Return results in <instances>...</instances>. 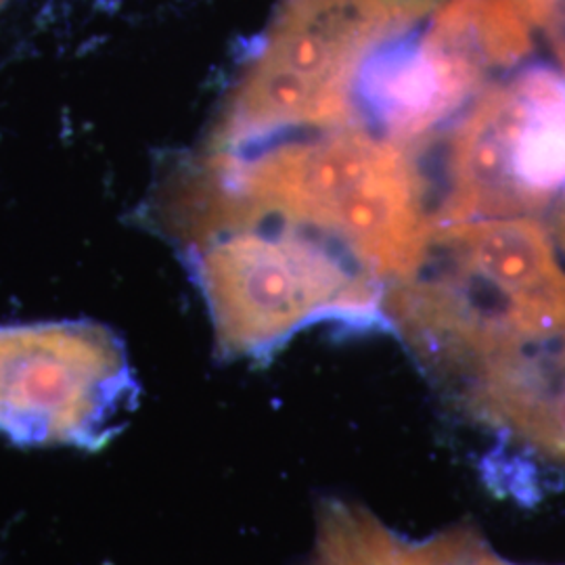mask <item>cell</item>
I'll return each instance as SVG.
<instances>
[{
	"instance_id": "1",
	"label": "cell",
	"mask_w": 565,
	"mask_h": 565,
	"mask_svg": "<svg viewBox=\"0 0 565 565\" xmlns=\"http://www.w3.org/2000/svg\"><path fill=\"white\" fill-rule=\"evenodd\" d=\"M198 163L210 237L252 224L298 226L342 247L385 287L424 266L434 216L413 147L363 124L207 149Z\"/></svg>"
},
{
	"instance_id": "2",
	"label": "cell",
	"mask_w": 565,
	"mask_h": 565,
	"mask_svg": "<svg viewBox=\"0 0 565 565\" xmlns=\"http://www.w3.org/2000/svg\"><path fill=\"white\" fill-rule=\"evenodd\" d=\"M443 0H281L224 102L207 149L242 151L356 118V82Z\"/></svg>"
},
{
	"instance_id": "3",
	"label": "cell",
	"mask_w": 565,
	"mask_h": 565,
	"mask_svg": "<svg viewBox=\"0 0 565 565\" xmlns=\"http://www.w3.org/2000/svg\"><path fill=\"white\" fill-rule=\"evenodd\" d=\"M224 359H268L303 327L390 329L385 285L342 247L281 223L224 231L189 249Z\"/></svg>"
},
{
	"instance_id": "4",
	"label": "cell",
	"mask_w": 565,
	"mask_h": 565,
	"mask_svg": "<svg viewBox=\"0 0 565 565\" xmlns=\"http://www.w3.org/2000/svg\"><path fill=\"white\" fill-rule=\"evenodd\" d=\"M565 195V74L530 65L494 82L452 132L434 228L522 218Z\"/></svg>"
},
{
	"instance_id": "5",
	"label": "cell",
	"mask_w": 565,
	"mask_h": 565,
	"mask_svg": "<svg viewBox=\"0 0 565 565\" xmlns=\"http://www.w3.org/2000/svg\"><path fill=\"white\" fill-rule=\"evenodd\" d=\"M135 398L126 348L109 327H0V434L13 443L99 448Z\"/></svg>"
},
{
	"instance_id": "6",
	"label": "cell",
	"mask_w": 565,
	"mask_h": 565,
	"mask_svg": "<svg viewBox=\"0 0 565 565\" xmlns=\"http://www.w3.org/2000/svg\"><path fill=\"white\" fill-rule=\"evenodd\" d=\"M452 392L478 424L565 465V333L492 352Z\"/></svg>"
},
{
	"instance_id": "7",
	"label": "cell",
	"mask_w": 565,
	"mask_h": 565,
	"mask_svg": "<svg viewBox=\"0 0 565 565\" xmlns=\"http://www.w3.org/2000/svg\"><path fill=\"white\" fill-rule=\"evenodd\" d=\"M486 88L411 32L366 61L356 82V118L385 139L415 147Z\"/></svg>"
},
{
	"instance_id": "8",
	"label": "cell",
	"mask_w": 565,
	"mask_h": 565,
	"mask_svg": "<svg viewBox=\"0 0 565 565\" xmlns=\"http://www.w3.org/2000/svg\"><path fill=\"white\" fill-rule=\"evenodd\" d=\"M471 525H455L424 541H411L343 499H324L317 539L303 565H463Z\"/></svg>"
},
{
	"instance_id": "9",
	"label": "cell",
	"mask_w": 565,
	"mask_h": 565,
	"mask_svg": "<svg viewBox=\"0 0 565 565\" xmlns=\"http://www.w3.org/2000/svg\"><path fill=\"white\" fill-rule=\"evenodd\" d=\"M422 36L488 86L534 51L530 23L513 0H443Z\"/></svg>"
},
{
	"instance_id": "10",
	"label": "cell",
	"mask_w": 565,
	"mask_h": 565,
	"mask_svg": "<svg viewBox=\"0 0 565 565\" xmlns=\"http://www.w3.org/2000/svg\"><path fill=\"white\" fill-rule=\"evenodd\" d=\"M530 28H539L565 74V0H513Z\"/></svg>"
},
{
	"instance_id": "11",
	"label": "cell",
	"mask_w": 565,
	"mask_h": 565,
	"mask_svg": "<svg viewBox=\"0 0 565 565\" xmlns=\"http://www.w3.org/2000/svg\"><path fill=\"white\" fill-rule=\"evenodd\" d=\"M548 231H551L555 243L565 252V195L551 210V226H548Z\"/></svg>"
},
{
	"instance_id": "12",
	"label": "cell",
	"mask_w": 565,
	"mask_h": 565,
	"mask_svg": "<svg viewBox=\"0 0 565 565\" xmlns=\"http://www.w3.org/2000/svg\"><path fill=\"white\" fill-rule=\"evenodd\" d=\"M4 2H7V0H0V7H2V4H4Z\"/></svg>"
}]
</instances>
